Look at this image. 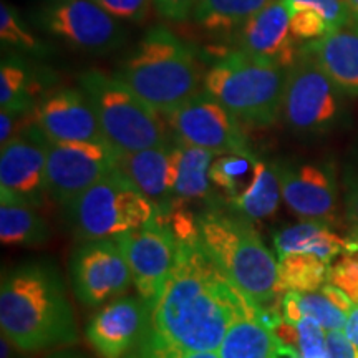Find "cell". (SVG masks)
<instances>
[{
	"label": "cell",
	"instance_id": "cell-1",
	"mask_svg": "<svg viewBox=\"0 0 358 358\" xmlns=\"http://www.w3.org/2000/svg\"><path fill=\"white\" fill-rule=\"evenodd\" d=\"M178 241L176 261L150 307L151 325L174 345L217 352L227 329L256 301L244 294L201 243L196 217L169 214Z\"/></svg>",
	"mask_w": 358,
	"mask_h": 358
},
{
	"label": "cell",
	"instance_id": "cell-2",
	"mask_svg": "<svg viewBox=\"0 0 358 358\" xmlns=\"http://www.w3.org/2000/svg\"><path fill=\"white\" fill-rule=\"evenodd\" d=\"M0 327L2 335L20 352H40L78 342L73 307L53 264L29 261L3 272Z\"/></svg>",
	"mask_w": 358,
	"mask_h": 358
},
{
	"label": "cell",
	"instance_id": "cell-3",
	"mask_svg": "<svg viewBox=\"0 0 358 358\" xmlns=\"http://www.w3.org/2000/svg\"><path fill=\"white\" fill-rule=\"evenodd\" d=\"M115 75L159 115L173 113L199 87L194 53L166 27L151 29Z\"/></svg>",
	"mask_w": 358,
	"mask_h": 358
},
{
	"label": "cell",
	"instance_id": "cell-4",
	"mask_svg": "<svg viewBox=\"0 0 358 358\" xmlns=\"http://www.w3.org/2000/svg\"><path fill=\"white\" fill-rule=\"evenodd\" d=\"M199 239L229 279L259 306L272 308L277 295V257L244 216L206 211L196 216Z\"/></svg>",
	"mask_w": 358,
	"mask_h": 358
},
{
	"label": "cell",
	"instance_id": "cell-5",
	"mask_svg": "<svg viewBox=\"0 0 358 358\" xmlns=\"http://www.w3.org/2000/svg\"><path fill=\"white\" fill-rule=\"evenodd\" d=\"M289 69L243 50L222 55L204 75V92L241 123L271 127L284 106Z\"/></svg>",
	"mask_w": 358,
	"mask_h": 358
},
{
	"label": "cell",
	"instance_id": "cell-6",
	"mask_svg": "<svg viewBox=\"0 0 358 358\" xmlns=\"http://www.w3.org/2000/svg\"><path fill=\"white\" fill-rule=\"evenodd\" d=\"M62 208L80 241L116 239L159 217L158 208L120 168L98 179Z\"/></svg>",
	"mask_w": 358,
	"mask_h": 358
},
{
	"label": "cell",
	"instance_id": "cell-7",
	"mask_svg": "<svg viewBox=\"0 0 358 358\" xmlns=\"http://www.w3.org/2000/svg\"><path fill=\"white\" fill-rule=\"evenodd\" d=\"M78 83L95 110L103 136L120 153L168 145L158 111L116 75L88 70Z\"/></svg>",
	"mask_w": 358,
	"mask_h": 358
},
{
	"label": "cell",
	"instance_id": "cell-8",
	"mask_svg": "<svg viewBox=\"0 0 358 358\" xmlns=\"http://www.w3.org/2000/svg\"><path fill=\"white\" fill-rule=\"evenodd\" d=\"M282 113L294 131L303 134L324 133L340 116L338 87L302 48L289 69Z\"/></svg>",
	"mask_w": 358,
	"mask_h": 358
},
{
	"label": "cell",
	"instance_id": "cell-9",
	"mask_svg": "<svg viewBox=\"0 0 358 358\" xmlns=\"http://www.w3.org/2000/svg\"><path fill=\"white\" fill-rule=\"evenodd\" d=\"M70 277L75 297L85 307L122 297L133 284L118 237L82 241L71 252Z\"/></svg>",
	"mask_w": 358,
	"mask_h": 358
},
{
	"label": "cell",
	"instance_id": "cell-10",
	"mask_svg": "<svg viewBox=\"0 0 358 358\" xmlns=\"http://www.w3.org/2000/svg\"><path fill=\"white\" fill-rule=\"evenodd\" d=\"M120 151L108 141H50L47 153V194L65 206L98 179L118 168Z\"/></svg>",
	"mask_w": 358,
	"mask_h": 358
},
{
	"label": "cell",
	"instance_id": "cell-11",
	"mask_svg": "<svg viewBox=\"0 0 358 358\" xmlns=\"http://www.w3.org/2000/svg\"><path fill=\"white\" fill-rule=\"evenodd\" d=\"M178 140L216 155L252 153L241 122L208 92L196 93L168 115Z\"/></svg>",
	"mask_w": 358,
	"mask_h": 358
},
{
	"label": "cell",
	"instance_id": "cell-12",
	"mask_svg": "<svg viewBox=\"0 0 358 358\" xmlns=\"http://www.w3.org/2000/svg\"><path fill=\"white\" fill-rule=\"evenodd\" d=\"M127 257L134 289L151 307L159 297L176 261L178 241L166 217H156L143 227L118 237Z\"/></svg>",
	"mask_w": 358,
	"mask_h": 358
},
{
	"label": "cell",
	"instance_id": "cell-13",
	"mask_svg": "<svg viewBox=\"0 0 358 358\" xmlns=\"http://www.w3.org/2000/svg\"><path fill=\"white\" fill-rule=\"evenodd\" d=\"M50 140L35 120L2 145L0 198L22 201L40 208L47 194V153Z\"/></svg>",
	"mask_w": 358,
	"mask_h": 358
},
{
	"label": "cell",
	"instance_id": "cell-14",
	"mask_svg": "<svg viewBox=\"0 0 358 358\" xmlns=\"http://www.w3.org/2000/svg\"><path fill=\"white\" fill-rule=\"evenodd\" d=\"M38 24L66 43L87 52L118 47L123 32L113 15L95 0H62L40 8Z\"/></svg>",
	"mask_w": 358,
	"mask_h": 358
},
{
	"label": "cell",
	"instance_id": "cell-15",
	"mask_svg": "<svg viewBox=\"0 0 358 358\" xmlns=\"http://www.w3.org/2000/svg\"><path fill=\"white\" fill-rule=\"evenodd\" d=\"M150 322V307L141 297L122 295L90 319L85 335L100 358H127Z\"/></svg>",
	"mask_w": 358,
	"mask_h": 358
},
{
	"label": "cell",
	"instance_id": "cell-16",
	"mask_svg": "<svg viewBox=\"0 0 358 358\" xmlns=\"http://www.w3.org/2000/svg\"><path fill=\"white\" fill-rule=\"evenodd\" d=\"M282 199L302 219L332 222L337 214V182L327 166L313 163H272Z\"/></svg>",
	"mask_w": 358,
	"mask_h": 358
},
{
	"label": "cell",
	"instance_id": "cell-17",
	"mask_svg": "<svg viewBox=\"0 0 358 358\" xmlns=\"http://www.w3.org/2000/svg\"><path fill=\"white\" fill-rule=\"evenodd\" d=\"M34 120L50 141H106L82 88H60L45 95L35 105Z\"/></svg>",
	"mask_w": 358,
	"mask_h": 358
},
{
	"label": "cell",
	"instance_id": "cell-18",
	"mask_svg": "<svg viewBox=\"0 0 358 358\" xmlns=\"http://www.w3.org/2000/svg\"><path fill=\"white\" fill-rule=\"evenodd\" d=\"M299 40L290 30V13L282 0H271L241 27L239 50L290 69L299 55Z\"/></svg>",
	"mask_w": 358,
	"mask_h": 358
},
{
	"label": "cell",
	"instance_id": "cell-19",
	"mask_svg": "<svg viewBox=\"0 0 358 358\" xmlns=\"http://www.w3.org/2000/svg\"><path fill=\"white\" fill-rule=\"evenodd\" d=\"M282 320L280 308H267L256 302L241 313L227 329L221 358H272L277 335L274 327Z\"/></svg>",
	"mask_w": 358,
	"mask_h": 358
},
{
	"label": "cell",
	"instance_id": "cell-20",
	"mask_svg": "<svg viewBox=\"0 0 358 358\" xmlns=\"http://www.w3.org/2000/svg\"><path fill=\"white\" fill-rule=\"evenodd\" d=\"M308 53L347 95H358V24L340 27L324 37L307 42Z\"/></svg>",
	"mask_w": 358,
	"mask_h": 358
},
{
	"label": "cell",
	"instance_id": "cell-21",
	"mask_svg": "<svg viewBox=\"0 0 358 358\" xmlns=\"http://www.w3.org/2000/svg\"><path fill=\"white\" fill-rule=\"evenodd\" d=\"M118 168L158 208L159 216L169 219L174 208V189L169 179V146L122 153Z\"/></svg>",
	"mask_w": 358,
	"mask_h": 358
},
{
	"label": "cell",
	"instance_id": "cell-22",
	"mask_svg": "<svg viewBox=\"0 0 358 358\" xmlns=\"http://www.w3.org/2000/svg\"><path fill=\"white\" fill-rule=\"evenodd\" d=\"M274 248L277 256L285 254H308L330 264L343 254L357 252L358 244L350 237H340L330 229L325 221H306L284 227L274 234Z\"/></svg>",
	"mask_w": 358,
	"mask_h": 358
},
{
	"label": "cell",
	"instance_id": "cell-23",
	"mask_svg": "<svg viewBox=\"0 0 358 358\" xmlns=\"http://www.w3.org/2000/svg\"><path fill=\"white\" fill-rule=\"evenodd\" d=\"M48 222L37 208L22 201L0 198V239L8 248H42L50 241Z\"/></svg>",
	"mask_w": 358,
	"mask_h": 358
},
{
	"label": "cell",
	"instance_id": "cell-24",
	"mask_svg": "<svg viewBox=\"0 0 358 358\" xmlns=\"http://www.w3.org/2000/svg\"><path fill=\"white\" fill-rule=\"evenodd\" d=\"M178 153V178L174 185V198L182 201L208 199L213 196V181L209 169L216 153L204 148L174 143Z\"/></svg>",
	"mask_w": 358,
	"mask_h": 358
},
{
	"label": "cell",
	"instance_id": "cell-25",
	"mask_svg": "<svg viewBox=\"0 0 358 358\" xmlns=\"http://www.w3.org/2000/svg\"><path fill=\"white\" fill-rule=\"evenodd\" d=\"M257 168L259 158L254 153H224L214 158L209 176L224 201L234 206L252 187Z\"/></svg>",
	"mask_w": 358,
	"mask_h": 358
},
{
	"label": "cell",
	"instance_id": "cell-26",
	"mask_svg": "<svg viewBox=\"0 0 358 358\" xmlns=\"http://www.w3.org/2000/svg\"><path fill=\"white\" fill-rule=\"evenodd\" d=\"M280 313L289 324H299L303 317L319 322L325 332L343 330L347 324V313L322 292H297L289 290L280 297Z\"/></svg>",
	"mask_w": 358,
	"mask_h": 358
},
{
	"label": "cell",
	"instance_id": "cell-27",
	"mask_svg": "<svg viewBox=\"0 0 358 358\" xmlns=\"http://www.w3.org/2000/svg\"><path fill=\"white\" fill-rule=\"evenodd\" d=\"M330 266L308 254L277 256V292H315L329 282Z\"/></svg>",
	"mask_w": 358,
	"mask_h": 358
},
{
	"label": "cell",
	"instance_id": "cell-28",
	"mask_svg": "<svg viewBox=\"0 0 358 358\" xmlns=\"http://www.w3.org/2000/svg\"><path fill=\"white\" fill-rule=\"evenodd\" d=\"M268 2L271 0H199L194 19L208 32L229 34L243 27Z\"/></svg>",
	"mask_w": 358,
	"mask_h": 358
},
{
	"label": "cell",
	"instance_id": "cell-29",
	"mask_svg": "<svg viewBox=\"0 0 358 358\" xmlns=\"http://www.w3.org/2000/svg\"><path fill=\"white\" fill-rule=\"evenodd\" d=\"M282 189L274 166L259 159L257 176L250 189L232 206L237 213L249 221H261L271 217L279 209Z\"/></svg>",
	"mask_w": 358,
	"mask_h": 358
},
{
	"label": "cell",
	"instance_id": "cell-30",
	"mask_svg": "<svg viewBox=\"0 0 358 358\" xmlns=\"http://www.w3.org/2000/svg\"><path fill=\"white\" fill-rule=\"evenodd\" d=\"M29 70L19 58H3L0 65V108L17 113L34 111Z\"/></svg>",
	"mask_w": 358,
	"mask_h": 358
},
{
	"label": "cell",
	"instance_id": "cell-31",
	"mask_svg": "<svg viewBox=\"0 0 358 358\" xmlns=\"http://www.w3.org/2000/svg\"><path fill=\"white\" fill-rule=\"evenodd\" d=\"M127 358H221L217 352H194L187 348L174 345L159 335L153 329V325H148L145 334L141 335L140 342L134 345Z\"/></svg>",
	"mask_w": 358,
	"mask_h": 358
},
{
	"label": "cell",
	"instance_id": "cell-32",
	"mask_svg": "<svg viewBox=\"0 0 358 358\" xmlns=\"http://www.w3.org/2000/svg\"><path fill=\"white\" fill-rule=\"evenodd\" d=\"M0 38L3 45L37 52L42 45L30 34V30L22 24L13 8L7 2L0 3Z\"/></svg>",
	"mask_w": 358,
	"mask_h": 358
},
{
	"label": "cell",
	"instance_id": "cell-33",
	"mask_svg": "<svg viewBox=\"0 0 358 358\" xmlns=\"http://www.w3.org/2000/svg\"><path fill=\"white\" fill-rule=\"evenodd\" d=\"M289 10L294 8H310L325 19L330 29H340L353 24V15L347 0H282Z\"/></svg>",
	"mask_w": 358,
	"mask_h": 358
},
{
	"label": "cell",
	"instance_id": "cell-34",
	"mask_svg": "<svg viewBox=\"0 0 358 358\" xmlns=\"http://www.w3.org/2000/svg\"><path fill=\"white\" fill-rule=\"evenodd\" d=\"M297 327V347L301 358H330L327 350V335L319 322L310 317L295 324Z\"/></svg>",
	"mask_w": 358,
	"mask_h": 358
},
{
	"label": "cell",
	"instance_id": "cell-35",
	"mask_svg": "<svg viewBox=\"0 0 358 358\" xmlns=\"http://www.w3.org/2000/svg\"><path fill=\"white\" fill-rule=\"evenodd\" d=\"M290 13V30L299 42H312L332 32L325 19L310 8H294Z\"/></svg>",
	"mask_w": 358,
	"mask_h": 358
},
{
	"label": "cell",
	"instance_id": "cell-36",
	"mask_svg": "<svg viewBox=\"0 0 358 358\" xmlns=\"http://www.w3.org/2000/svg\"><path fill=\"white\" fill-rule=\"evenodd\" d=\"M329 282L342 289L353 302L358 303V250L343 254L330 266Z\"/></svg>",
	"mask_w": 358,
	"mask_h": 358
},
{
	"label": "cell",
	"instance_id": "cell-37",
	"mask_svg": "<svg viewBox=\"0 0 358 358\" xmlns=\"http://www.w3.org/2000/svg\"><path fill=\"white\" fill-rule=\"evenodd\" d=\"M115 19L143 22L150 15L153 0H95Z\"/></svg>",
	"mask_w": 358,
	"mask_h": 358
},
{
	"label": "cell",
	"instance_id": "cell-38",
	"mask_svg": "<svg viewBox=\"0 0 358 358\" xmlns=\"http://www.w3.org/2000/svg\"><path fill=\"white\" fill-rule=\"evenodd\" d=\"M198 2L199 0H153L161 15L174 22L186 20L191 13H194Z\"/></svg>",
	"mask_w": 358,
	"mask_h": 358
},
{
	"label": "cell",
	"instance_id": "cell-39",
	"mask_svg": "<svg viewBox=\"0 0 358 358\" xmlns=\"http://www.w3.org/2000/svg\"><path fill=\"white\" fill-rule=\"evenodd\" d=\"M327 350L330 358H358V350L342 334V330L327 332Z\"/></svg>",
	"mask_w": 358,
	"mask_h": 358
},
{
	"label": "cell",
	"instance_id": "cell-40",
	"mask_svg": "<svg viewBox=\"0 0 358 358\" xmlns=\"http://www.w3.org/2000/svg\"><path fill=\"white\" fill-rule=\"evenodd\" d=\"M320 292L325 294L327 297H329L330 301H332L338 308H342V310L345 312L347 315H348V312H350L353 308V306H355V302H353L352 299L348 297V295L343 292L342 289H338L337 285L330 284V282H327L324 287L320 289Z\"/></svg>",
	"mask_w": 358,
	"mask_h": 358
},
{
	"label": "cell",
	"instance_id": "cell-41",
	"mask_svg": "<svg viewBox=\"0 0 358 358\" xmlns=\"http://www.w3.org/2000/svg\"><path fill=\"white\" fill-rule=\"evenodd\" d=\"M343 334H345V337L350 340V342L357 347V350H358V303H355L352 310L348 312L347 324H345V329H343Z\"/></svg>",
	"mask_w": 358,
	"mask_h": 358
},
{
	"label": "cell",
	"instance_id": "cell-42",
	"mask_svg": "<svg viewBox=\"0 0 358 358\" xmlns=\"http://www.w3.org/2000/svg\"><path fill=\"white\" fill-rule=\"evenodd\" d=\"M47 358H90V357L83 355V353H80V352H73V350H60V352L52 353V355H48Z\"/></svg>",
	"mask_w": 358,
	"mask_h": 358
},
{
	"label": "cell",
	"instance_id": "cell-43",
	"mask_svg": "<svg viewBox=\"0 0 358 358\" xmlns=\"http://www.w3.org/2000/svg\"><path fill=\"white\" fill-rule=\"evenodd\" d=\"M348 7H350L352 15H353V22L358 24V0H347Z\"/></svg>",
	"mask_w": 358,
	"mask_h": 358
},
{
	"label": "cell",
	"instance_id": "cell-44",
	"mask_svg": "<svg viewBox=\"0 0 358 358\" xmlns=\"http://www.w3.org/2000/svg\"><path fill=\"white\" fill-rule=\"evenodd\" d=\"M350 239L353 241V243H357V244H358V232H355V234H352V236H350Z\"/></svg>",
	"mask_w": 358,
	"mask_h": 358
},
{
	"label": "cell",
	"instance_id": "cell-45",
	"mask_svg": "<svg viewBox=\"0 0 358 358\" xmlns=\"http://www.w3.org/2000/svg\"><path fill=\"white\" fill-rule=\"evenodd\" d=\"M50 2H62V0H50Z\"/></svg>",
	"mask_w": 358,
	"mask_h": 358
}]
</instances>
